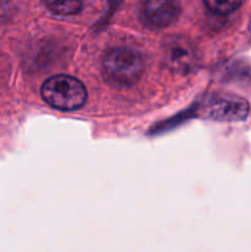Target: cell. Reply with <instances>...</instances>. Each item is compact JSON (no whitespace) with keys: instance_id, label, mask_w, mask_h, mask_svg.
<instances>
[{"instance_id":"obj_1","label":"cell","mask_w":251,"mask_h":252,"mask_svg":"<svg viewBox=\"0 0 251 252\" xmlns=\"http://www.w3.org/2000/svg\"><path fill=\"white\" fill-rule=\"evenodd\" d=\"M144 61L138 52L126 47L111 49L102 62L105 78L117 86H132L144 73Z\"/></svg>"},{"instance_id":"obj_2","label":"cell","mask_w":251,"mask_h":252,"mask_svg":"<svg viewBox=\"0 0 251 252\" xmlns=\"http://www.w3.org/2000/svg\"><path fill=\"white\" fill-rule=\"evenodd\" d=\"M43 100L52 107L61 111L80 108L86 101L85 86L69 75H54L44 81L41 89Z\"/></svg>"},{"instance_id":"obj_3","label":"cell","mask_w":251,"mask_h":252,"mask_svg":"<svg viewBox=\"0 0 251 252\" xmlns=\"http://www.w3.org/2000/svg\"><path fill=\"white\" fill-rule=\"evenodd\" d=\"M180 11L179 0H143L139 20L147 29L161 30L174 24Z\"/></svg>"},{"instance_id":"obj_4","label":"cell","mask_w":251,"mask_h":252,"mask_svg":"<svg viewBox=\"0 0 251 252\" xmlns=\"http://www.w3.org/2000/svg\"><path fill=\"white\" fill-rule=\"evenodd\" d=\"M248 113V101L235 95L213 96L204 106V115L217 121H241Z\"/></svg>"},{"instance_id":"obj_5","label":"cell","mask_w":251,"mask_h":252,"mask_svg":"<svg viewBox=\"0 0 251 252\" xmlns=\"http://www.w3.org/2000/svg\"><path fill=\"white\" fill-rule=\"evenodd\" d=\"M166 61L167 64L174 70H180L186 73L192 68L194 63V52L192 47L182 39H174L166 46Z\"/></svg>"},{"instance_id":"obj_6","label":"cell","mask_w":251,"mask_h":252,"mask_svg":"<svg viewBox=\"0 0 251 252\" xmlns=\"http://www.w3.org/2000/svg\"><path fill=\"white\" fill-rule=\"evenodd\" d=\"M46 6L57 15H74L83 7L84 0H43Z\"/></svg>"},{"instance_id":"obj_7","label":"cell","mask_w":251,"mask_h":252,"mask_svg":"<svg viewBox=\"0 0 251 252\" xmlns=\"http://www.w3.org/2000/svg\"><path fill=\"white\" fill-rule=\"evenodd\" d=\"M203 1L212 12L226 15L238 10L244 0H203Z\"/></svg>"},{"instance_id":"obj_8","label":"cell","mask_w":251,"mask_h":252,"mask_svg":"<svg viewBox=\"0 0 251 252\" xmlns=\"http://www.w3.org/2000/svg\"><path fill=\"white\" fill-rule=\"evenodd\" d=\"M10 11H11V1L10 0H0V20L6 19Z\"/></svg>"}]
</instances>
